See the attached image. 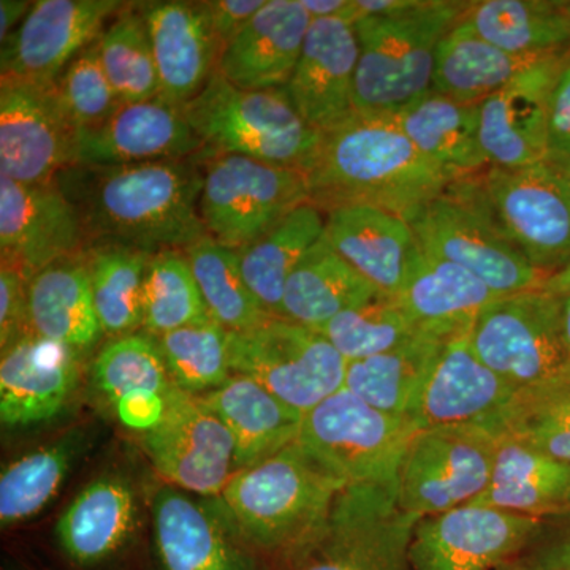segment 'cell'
<instances>
[{
    "instance_id": "cell-41",
    "label": "cell",
    "mask_w": 570,
    "mask_h": 570,
    "mask_svg": "<svg viewBox=\"0 0 570 570\" xmlns=\"http://www.w3.org/2000/svg\"><path fill=\"white\" fill-rule=\"evenodd\" d=\"M209 316L227 332H246L275 317L266 313L242 272L238 249L205 236L184 249Z\"/></svg>"
},
{
    "instance_id": "cell-5",
    "label": "cell",
    "mask_w": 570,
    "mask_h": 570,
    "mask_svg": "<svg viewBox=\"0 0 570 570\" xmlns=\"http://www.w3.org/2000/svg\"><path fill=\"white\" fill-rule=\"evenodd\" d=\"M183 110L209 157L235 154L305 175L324 138L296 111L284 88L245 91L217 71Z\"/></svg>"
},
{
    "instance_id": "cell-11",
    "label": "cell",
    "mask_w": 570,
    "mask_h": 570,
    "mask_svg": "<svg viewBox=\"0 0 570 570\" xmlns=\"http://www.w3.org/2000/svg\"><path fill=\"white\" fill-rule=\"evenodd\" d=\"M475 178L499 227L538 272L570 265V171L543 160Z\"/></svg>"
},
{
    "instance_id": "cell-36",
    "label": "cell",
    "mask_w": 570,
    "mask_h": 570,
    "mask_svg": "<svg viewBox=\"0 0 570 570\" xmlns=\"http://www.w3.org/2000/svg\"><path fill=\"white\" fill-rule=\"evenodd\" d=\"M379 292L333 249L325 235L303 255L285 284L281 318L318 330Z\"/></svg>"
},
{
    "instance_id": "cell-53",
    "label": "cell",
    "mask_w": 570,
    "mask_h": 570,
    "mask_svg": "<svg viewBox=\"0 0 570 570\" xmlns=\"http://www.w3.org/2000/svg\"><path fill=\"white\" fill-rule=\"evenodd\" d=\"M543 288L549 292L557 306L558 321L562 340L570 355V265L543 281Z\"/></svg>"
},
{
    "instance_id": "cell-57",
    "label": "cell",
    "mask_w": 570,
    "mask_h": 570,
    "mask_svg": "<svg viewBox=\"0 0 570 570\" xmlns=\"http://www.w3.org/2000/svg\"><path fill=\"white\" fill-rule=\"evenodd\" d=\"M568 10H569V18H570V2H568Z\"/></svg>"
},
{
    "instance_id": "cell-3",
    "label": "cell",
    "mask_w": 570,
    "mask_h": 570,
    "mask_svg": "<svg viewBox=\"0 0 570 570\" xmlns=\"http://www.w3.org/2000/svg\"><path fill=\"white\" fill-rule=\"evenodd\" d=\"M346 487L295 441L236 471L219 498L250 549L287 561L324 530Z\"/></svg>"
},
{
    "instance_id": "cell-28",
    "label": "cell",
    "mask_w": 570,
    "mask_h": 570,
    "mask_svg": "<svg viewBox=\"0 0 570 570\" xmlns=\"http://www.w3.org/2000/svg\"><path fill=\"white\" fill-rule=\"evenodd\" d=\"M498 296L463 266L419 246L396 299L420 332L450 341L471 332L482 307Z\"/></svg>"
},
{
    "instance_id": "cell-33",
    "label": "cell",
    "mask_w": 570,
    "mask_h": 570,
    "mask_svg": "<svg viewBox=\"0 0 570 570\" xmlns=\"http://www.w3.org/2000/svg\"><path fill=\"white\" fill-rule=\"evenodd\" d=\"M32 333L80 354L104 335L86 255L56 262L28 281Z\"/></svg>"
},
{
    "instance_id": "cell-26",
    "label": "cell",
    "mask_w": 570,
    "mask_h": 570,
    "mask_svg": "<svg viewBox=\"0 0 570 570\" xmlns=\"http://www.w3.org/2000/svg\"><path fill=\"white\" fill-rule=\"evenodd\" d=\"M325 238L379 294L396 298L419 243L406 217L370 205L325 213Z\"/></svg>"
},
{
    "instance_id": "cell-21",
    "label": "cell",
    "mask_w": 570,
    "mask_h": 570,
    "mask_svg": "<svg viewBox=\"0 0 570 570\" xmlns=\"http://www.w3.org/2000/svg\"><path fill=\"white\" fill-rule=\"evenodd\" d=\"M358 40L344 18L313 20L285 92L296 111L321 134L355 118L354 82Z\"/></svg>"
},
{
    "instance_id": "cell-32",
    "label": "cell",
    "mask_w": 570,
    "mask_h": 570,
    "mask_svg": "<svg viewBox=\"0 0 570 570\" xmlns=\"http://www.w3.org/2000/svg\"><path fill=\"white\" fill-rule=\"evenodd\" d=\"M479 112L480 104H461L430 92L392 119L419 153L453 183L489 168L480 145Z\"/></svg>"
},
{
    "instance_id": "cell-25",
    "label": "cell",
    "mask_w": 570,
    "mask_h": 570,
    "mask_svg": "<svg viewBox=\"0 0 570 570\" xmlns=\"http://www.w3.org/2000/svg\"><path fill=\"white\" fill-rule=\"evenodd\" d=\"M151 39L160 96L184 107L217 71L220 47L200 2H148L138 6Z\"/></svg>"
},
{
    "instance_id": "cell-7",
    "label": "cell",
    "mask_w": 570,
    "mask_h": 570,
    "mask_svg": "<svg viewBox=\"0 0 570 570\" xmlns=\"http://www.w3.org/2000/svg\"><path fill=\"white\" fill-rule=\"evenodd\" d=\"M396 482L346 487L324 530L285 561L287 570H412L417 517L397 502Z\"/></svg>"
},
{
    "instance_id": "cell-2",
    "label": "cell",
    "mask_w": 570,
    "mask_h": 570,
    "mask_svg": "<svg viewBox=\"0 0 570 570\" xmlns=\"http://www.w3.org/2000/svg\"><path fill=\"white\" fill-rule=\"evenodd\" d=\"M305 179L309 204L324 214L370 205L403 217L452 183L392 118L362 116L324 135Z\"/></svg>"
},
{
    "instance_id": "cell-29",
    "label": "cell",
    "mask_w": 570,
    "mask_h": 570,
    "mask_svg": "<svg viewBox=\"0 0 570 570\" xmlns=\"http://www.w3.org/2000/svg\"><path fill=\"white\" fill-rule=\"evenodd\" d=\"M515 387L480 360L469 333L445 344L417 412L420 428L485 423L497 415Z\"/></svg>"
},
{
    "instance_id": "cell-18",
    "label": "cell",
    "mask_w": 570,
    "mask_h": 570,
    "mask_svg": "<svg viewBox=\"0 0 570 570\" xmlns=\"http://www.w3.org/2000/svg\"><path fill=\"white\" fill-rule=\"evenodd\" d=\"M151 515L163 570H257L220 498L195 497L167 483L154 493Z\"/></svg>"
},
{
    "instance_id": "cell-14",
    "label": "cell",
    "mask_w": 570,
    "mask_h": 570,
    "mask_svg": "<svg viewBox=\"0 0 570 570\" xmlns=\"http://www.w3.org/2000/svg\"><path fill=\"white\" fill-rule=\"evenodd\" d=\"M141 448L168 485L219 498L238 471L236 448L223 420L200 397L176 389L159 425L140 434Z\"/></svg>"
},
{
    "instance_id": "cell-31",
    "label": "cell",
    "mask_w": 570,
    "mask_h": 570,
    "mask_svg": "<svg viewBox=\"0 0 570 570\" xmlns=\"http://www.w3.org/2000/svg\"><path fill=\"white\" fill-rule=\"evenodd\" d=\"M198 397L230 431L238 471L262 463L298 439L303 415L254 379L234 374L219 389Z\"/></svg>"
},
{
    "instance_id": "cell-46",
    "label": "cell",
    "mask_w": 570,
    "mask_h": 570,
    "mask_svg": "<svg viewBox=\"0 0 570 570\" xmlns=\"http://www.w3.org/2000/svg\"><path fill=\"white\" fill-rule=\"evenodd\" d=\"M156 341L175 387L189 395H206L234 376L228 332L214 321L183 326Z\"/></svg>"
},
{
    "instance_id": "cell-54",
    "label": "cell",
    "mask_w": 570,
    "mask_h": 570,
    "mask_svg": "<svg viewBox=\"0 0 570 570\" xmlns=\"http://www.w3.org/2000/svg\"><path fill=\"white\" fill-rule=\"evenodd\" d=\"M302 3L311 20L344 18L352 22L356 21L355 0H302Z\"/></svg>"
},
{
    "instance_id": "cell-44",
    "label": "cell",
    "mask_w": 570,
    "mask_h": 570,
    "mask_svg": "<svg viewBox=\"0 0 570 570\" xmlns=\"http://www.w3.org/2000/svg\"><path fill=\"white\" fill-rule=\"evenodd\" d=\"M213 321L184 250L149 257L142 295V328L159 337L183 326Z\"/></svg>"
},
{
    "instance_id": "cell-19",
    "label": "cell",
    "mask_w": 570,
    "mask_h": 570,
    "mask_svg": "<svg viewBox=\"0 0 570 570\" xmlns=\"http://www.w3.org/2000/svg\"><path fill=\"white\" fill-rule=\"evenodd\" d=\"M119 0H39L2 41V78L51 82L88 45L99 39Z\"/></svg>"
},
{
    "instance_id": "cell-13",
    "label": "cell",
    "mask_w": 570,
    "mask_h": 570,
    "mask_svg": "<svg viewBox=\"0 0 570 570\" xmlns=\"http://www.w3.org/2000/svg\"><path fill=\"white\" fill-rule=\"evenodd\" d=\"M469 340L480 360L515 390L570 366L557 306L543 285L483 306Z\"/></svg>"
},
{
    "instance_id": "cell-12",
    "label": "cell",
    "mask_w": 570,
    "mask_h": 570,
    "mask_svg": "<svg viewBox=\"0 0 570 570\" xmlns=\"http://www.w3.org/2000/svg\"><path fill=\"white\" fill-rule=\"evenodd\" d=\"M306 202L302 171L228 154L206 164L198 208L208 235L239 249Z\"/></svg>"
},
{
    "instance_id": "cell-37",
    "label": "cell",
    "mask_w": 570,
    "mask_h": 570,
    "mask_svg": "<svg viewBox=\"0 0 570 570\" xmlns=\"http://www.w3.org/2000/svg\"><path fill=\"white\" fill-rule=\"evenodd\" d=\"M546 58L501 50L483 40L461 17L438 45L430 92L461 104H482L521 71Z\"/></svg>"
},
{
    "instance_id": "cell-20",
    "label": "cell",
    "mask_w": 570,
    "mask_h": 570,
    "mask_svg": "<svg viewBox=\"0 0 570 570\" xmlns=\"http://www.w3.org/2000/svg\"><path fill=\"white\" fill-rule=\"evenodd\" d=\"M568 55L532 63L480 104V145L489 167L521 168L546 160L550 96Z\"/></svg>"
},
{
    "instance_id": "cell-55",
    "label": "cell",
    "mask_w": 570,
    "mask_h": 570,
    "mask_svg": "<svg viewBox=\"0 0 570 570\" xmlns=\"http://www.w3.org/2000/svg\"><path fill=\"white\" fill-rule=\"evenodd\" d=\"M33 3L24 0H2L0 2V39L7 40L20 22L26 20Z\"/></svg>"
},
{
    "instance_id": "cell-22",
    "label": "cell",
    "mask_w": 570,
    "mask_h": 570,
    "mask_svg": "<svg viewBox=\"0 0 570 570\" xmlns=\"http://www.w3.org/2000/svg\"><path fill=\"white\" fill-rule=\"evenodd\" d=\"M204 151L183 107L163 97L122 105L111 118L75 135L73 165L116 167L187 159Z\"/></svg>"
},
{
    "instance_id": "cell-27",
    "label": "cell",
    "mask_w": 570,
    "mask_h": 570,
    "mask_svg": "<svg viewBox=\"0 0 570 570\" xmlns=\"http://www.w3.org/2000/svg\"><path fill=\"white\" fill-rule=\"evenodd\" d=\"M94 387L111 404L124 426L146 433L159 425L175 390L156 337H115L92 363Z\"/></svg>"
},
{
    "instance_id": "cell-15",
    "label": "cell",
    "mask_w": 570,
    "mask_h": 570,
    "mask_svg": "<svg viewBox=\"0 0 570 570\" xmlns=\"http://www.w3.org/2000/svg\"><path fill=\"white\" fill-rule=\"evenodd\" d=\"M540 519L485 505L420 519L412 532V570H498L523 553Z\"/></svg>"
},
{
    "instance_id": "cell-23",
    "label": "cell",
    "mask_w": 570,
    "mask_h": 570,
    "mask_svg": "<svg viewBox=\"0 0 570 570\" xmlns=\"http://www.w3.org/2000/svg\"><path fill=\"white\" fill-rule=\"evenodd\" d=\"M80 376L77 351L29 333L9 351L2 352V425L31 426L58 417L77 392Z\"/></svg>"
},
{
    "instance_id": "cell-43",
    "label": "cell",
    "mask_w": 570,
    "mask_h": 570,
    "mask_svg": "<svg viewBox=\"0 0 570 570\" xmlns=\"http://www.w3.org/2000/svg\"><path fill=\"white\" fill-rule=\"evenodd\" d=\"M151 255L124 247H96L86 254L104 335L121 337L141 328L145 276Z\"/></svg>"
},
{
    "instance_id": "cell-10",
    "label": "cell",
    "mask_w": 570,
    "mask_h": 570,
    "mask_svg": "<svg viewBox=\"0 0 570 570\" xmlns=\"http://www.w3.org/2000/svg\"><path fill=\"white\" fill-rule=\"evenodd\" d=\"M499 438L482 423L420 428L397 469V502L417 519L478 501L490 487Z\"/></svg>"
},
{
    "instance_id": "cell-48",
    "label": "cell",
    "mask_w": 570,
    "mask_h": 570,
    "mask_svg": "<svg viewBox=\"0 0 570 570\" xmlns=\"http://www.w3.org/2000/svg\"><path fill=\"white\" fill-rule=\"evenodd\" d=\"M56 88L75 132L99 127L122 107L100 61L99 39L66 67Z\"/></svg>"
},
{
    "instance_id": "cell-42",
    "label": "cell",
    "mask_w": 570,
    "mask_h": 570,
    "mask_svg": "<svg viewBox=\"0 0 570 570\" xmlns=\"http://www.w3.org/2000/svg\"><path fill=\"white\" fill-rule=\"evenodd\" d=\"M82 436L69 433L66 438L43 445L11 461L0 475V523L14 527L39 515L56 498L69 475Z\"/></svg>"
},
{
    "instance_id": "cell-24",
    "label": "cell",
    "mask_w": 570,
    "mask_h": 570,
    "mask_svg": "<svg viewBox=\"0 0 570 570\" xmlns=\"http://www.w3.org/2000/svg\"><path fill=\"white\" fill-rule=\"evenodd\" d=\"M311 22L302 0H266L225 45L217 73L245 91L285 88Z\"/></svg>"
},
{
    "instance_id": "cell-6",
    "label": "cell",
    "mask_w": 570,
    "mask_h": 570,
    "mask_svg": "<svg viewBox=\"0 0 570 570\" xmlns=\"http://www.w3.org/2000/svg\"><path fill=\"white\" fill-rule=\"evenodd\" d=\"M475 176L450 183L433 200L407 214L419 246L463 266L499 296L539 287L547 276L499 227Z\"/></svg>"
},
{
    "instance_id": "cell-9",
    "label": "cell",
    "mask_w": 570,
    "mask_h": 570,
    "mask_svg": "<svg viewBox=\"0 0 570 570\" xmlns=\"http://www.w3.org/2000/svg\"><path fill=\"white\" fill-rule=\"evenodd\" d=\"M415 420L395 417L340 390L302 420L303 449L347 487L396 482Z\"/></svg>"
},
{
    "instance_id": "cell-39",
    "label": "cell",
    "mask_w": 570,
    "mask_h": 570,
    "mask_svg": "<svg viewBox=\"0 0 570 570\" xmlns=\"http://www.w3.org/2000/svg\"><path fill=\"white\" fill-rule=\"evenodd\" d=\"M324 232L325 214L306 202L261 238L239 247L243 276L266 313L281 317L288 277Z\"/></svg>"
},
{
    "instance_id": "cell-1",
    "label": "cell",
    "mask_w": 570,
    "mask_h": 570,
    "mask_svg": "<svg viewBox=\"0 0 570 570\" xmlns=\"http://www.w3.org/2000/svg\"><path fill=\"white\" fill-rule=\"evenodd\" d=\"M204 175L195 157L96 167L71 165L56 183L80 216L88 249L184 250L208 236ZM88 250V253H89Z\"/></svg>"
},
{
    "instance_id": "cell-50",
    "label": "cell",
    "mask_w": 570,
    "mask_h": 570,
    "mask_svg": "<svg viewBox=\"0 0 570 570\" xmlns=\"http://www.w3.org/2000/svg\"><path fill=\"white\" fill-rule=\"evenodd\" d=\"M32 333L29 318L28 279L13 266L0 269V348L11 346Z\"/></svg>"
},
{
    "instance_id": "cell-8",
    "label": "cell",
    "mask_w": 570,
    "mask_h": 570,
    "mask_svg": "<svg viewBox=\"0 0 570 570\" xmlns=\"http://www.w3.org/2000/svg\"><path fill=\"white\" fill-rule=\"evenodd\" d=\"M234 374L254 379L303 417L344 389L347 362L317 330L272 317L246 332H228Z\"/></svg>"
},
{
    "instance_id": "cell-34",
    "label": "cell",
    "mask_w": 570,
    "mask_h": 570,
    "mask_svg": "<svg viewBox=\"0 0 570 570\" xmlns=\"http://www.w3.org/2000/svg\"><path fill=\"white\" fill-rule=\"evenodd\" d=\"M448 343L420 335L384 354L347 362L344 389L379 411L417 422L423 392Z\"/></svg>"
},
{
    "instance_id": "cell-51",
    "label": "cell",
    "mask_w": 570,
    "mask_h": 570,
    "mask_svg": "<svg viewBox=\"0 0 570 570\" xmlns=\"http://www.w3.org/2000/svg\"><path fill=\"white\" fill-rule=\"evenodd\" d=\"M546 160L570 171V52L550 96Z\"/></svg>"
},
{
    "instance_id": "cell-38",
    "label": "cell",
    "mask_w": 570,
    "mask_h": 570,
    "mask_svg": "<svg viewBox=\"0 0 570 570\" xmlns=\"http://www.w3.org/2000/svg\"><path fill=\"white\" fill-rule=\"evenodd\" d=\"M463 20L501 50L519 56L568 55V2L557 0H479L469 2Z\"/></svg>"
},
{
    "instance_id": "cell-49",
    "label": "cell",
    "mask_w": 570,
    "mask_h": 570,
    "mask_svg": "<svg viewBox=\"0 0 570 570\" xmlns=\"http://www.w3.org/2000/svg\"><path fill=\"white\" fill-rule=\"evenodd\" d=\"M515 561L527 570H570V510L540 519L538 531Z\"/></svg>"
},
{
    "instance_id": "cell-40",
    "label": "cell",
    "mask_w": 570,
    "mask_h": 570,
    "mask_svg": "<svg viewBox=\"0 0 570 570\" xmlns=\"http://www.w3.org/2000/svg\"><path fill=\"white\" fill-rule=\"evenodd\" d=\"M482 425L498 438L570 463V366L515 390L505 406Z\"/></svg>"
},
{
    "instance_id": "cell-47",
    "label": "cell",
    "mask_w": 570,
    "mask_h": 570,
    "mask_svg": "<svg viewBox=\"0 0 570 570\" xmlns=\"http://www.w3.org/2000/svg\"><path fill=\"white\" fill-rule=\"evenodd\" d=\"M346 362L384 354L425 333L407 316L396 298L377 295L365 305L337 314L317 330Z\"/></svg>"
},
{
    "instance_id": "cell-4",
    "label": "cell",
    "mask_w": 570,
    "mask_h": 570,
    "mask_svg": "<svg viewBox=\"0 0 570 570\" xmlns=\"http://www.w3.org/2000/svg\"><path fill=\"white\" fill-rule=\"evenodd\" d=\"M468 6L459 0H417L397 13L358 18L355 115L392 118L430 94L438 45Z\"/></svg>"
},
{
    "instance_id": "cell-45",
    "label": "cell",
    "mask_w": 570,
    "mask_h": 570,
    "mask_svg": "<svg viewBox=\"0 0 570 570\" xmlns=\"http://www.w3.org/2000/svg\"><path fill=\"white\" fill-rule=\"evenodd\" d=\"M100 61L122 105L160 96L151 39L138 6L124 7L99 37Z\"/></svg>"
},
{
    "instance_id": "cell-30",
    "label": "cell",
    "mask_w": 570,
    "mask_h": 570,
    "mask_svg": "<svg viewBox=\"0 0 570 570\" xmlns=\"http://www.w3.org/2000/svg\"><path fill=\"white\" fill-rule=\"evenodd\" d=\"M138 524V499L130 480L100 475L75 497L56 523L59 546L80 566L99 564L129 542Z\"/></svg>"
},
{
    "instance_id": "cell-16",
    "label": "cell",
    "mask_w": 570,
    "mask_h": 570,
    "mask_svg": "<svg viewBox=\"0 0 570 570\" xmlns=\"http://www.w3.org/2000/svg\"><path fill=\"white\" fill-rule=\"evenodd\" d=\"M73 126L56 81H0V175L22 184L55 181L73 165Z\"/></svg>"
},
{
    "instance_id": "cell-52",
    "label": "cell",
    "mask_w": 570,
    "mask_h": 570,
    "mask_svg": "<svg viewBox=\"0 0 570 570\" xmlns=\"http://www.w3.org/2000/svg\"><path fill=\"white\" fill-rule=\"evenodd\" d=\"M200 3L223 52L225 45L265 6L266 0H208Z\"/></svg>"
},
{
    "instance_id": "cell-35",
    "label": "cell",
    "mask_w": 570,
    "mask_h": 570,
    "mask_svg": "<svg viewBox=\"0 0 570 570\" xmlns=\"http://www.w3.org/2000/svg\"><path fill=\"white\" fill-rule=\"evenodd\" d=\"M472 504L534 519L566 512L570 510V463L499 438L490 487Z\"/></svg>"
},
{
    "instance_id": "cell-17",
    "label": "cell",
    "mask_w": 570,
    "mask_h": 570,
    "mask_svg": "<svg viewBox=\"0 0 570 570\" xmlns=\"http://www.w3.org/2000/svg\"><path fill=\"white\" fill-rule=\"evenodd\" d=\"M2 264L26 279L56 262L88 254L77 209L58 183L22 184L0 175Z\"/></svg>"
},
{
    "instance_id": "cell-56",
    "label": "cell",
    "mask_w": 570,
    "mask_h": 570,
    "mask_svg": "<svg viewBox=\"0 0 570 570\" xmlns=\"http://www.w3.org/2000/svg\"><path fill=\"white\" fill-rule=\"evenodd\" d=\"M498 570H527V569L521 568L519 562L512 561V562H508V564L502 566V568H499Z\"/></svg>"
}]
</instances>
